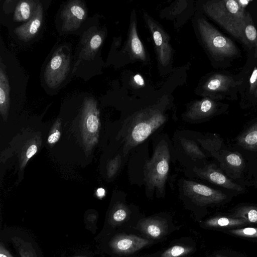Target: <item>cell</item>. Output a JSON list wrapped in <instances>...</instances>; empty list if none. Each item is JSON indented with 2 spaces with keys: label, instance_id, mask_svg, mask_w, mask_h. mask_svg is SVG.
<instances>
[{
  "label": "cell",
  "instance_id": "21",
  "mask_svg": "<svg viewBox=\"0 0 257 257\" xmlns=\"http://www.w3.org/2000/svg\"><path fill=\"white\" fill-rule=\"evenodd\" d=\"M129 214L128 208L123 204L118 205L113 210L110 216L112 224H117L126 219Z\"/></svg>",
  "mask_w": 257,
  "mask_h": 257
},
{
  "label": "cell",
  "instance_id": "24",
  "mask_svg": "<svg viewBox=\"0 0 257 257\" xmlns=\"http://www.w3.org/2000/svg\"><path fill=\"white\" fill-rule=\"evenodd\" d=\"M131 47L133 52L142 58L144 56L142 44L138 38L135 26L132 28L131 34Z\"/></svg>",
  "mask_w": 257,
  "mask_h": 257
},
{
  "label": "cell",
  "instance_id": "36",
  "mask_svg": "<svg viewBox=\"0 0 257 257\" xmlns=\"http://www.w3.org/2000/svg\"><path fill=\"white\" fill-rule=\"evenodd\" d=\"M134 80L135 82L140 85H144V80L142 76L139 74H136L134 76Z\"/></svg>",
  "mask_w": 257,
  "mask_h": 257
},
{
  "label": "cell",
  "instance_id": "35",
  "mask_svg": "<svg viewBox=\"0 0 257 257\" xmlns=\"http://www.w3.org/2000/svg\"><path fill=\"white\" fill-rule=\"evenodd\" d=\"M37 151V147L35 145H31L27 150L26 157L29 159L33 156Z\"/></svg>",
  "mask_w": 257,
  "mask_h": 257
},
{
  "label": "cell",
  "instance_id": "3",
  "mask_svg": "<svg viewBox=\"0 0 257 257\" xmlns=\"http://www.w3.org/2000/svg\"><path fill=\"white\" fill-rule=\"evenodd\" d=\"M198 26L202 41L215 59L222 60L238 54V48L233 42L222 35L205 20L198 19Z\"/></svg>",
  "mask_w": 257,
  "mask_h": 257
},
{
  "label": "cell",
  "instance_id": "4",
  "mask_svg": "<svg viewBox=\"0 0 257 257\" xmlns=\"http://www.w3.org/2000/svg\"><path fill=\"white\" fill-rule=\"evenodd\" d=\"M166 120V117L157 111L143 112L137 115L127 131L126 147H135L144 141Z\"/></svg>",
  "mask_w": 257,
  "mask_h": 257
},
{
  "label": "cell",
  "instance_id": "22",
  "mask_svg": "<svg viewBox=\"0 0 257 257\" xmlns=\"http://www.w3.org/2000/svg\"><path fill=\"white\" fill-rule=\"evenodd\" d=\"M202 146L206 150L210 152L213 155H216V152L221 148V141L220 138L213 137L203 139H197Z\"/></svg>",
  "mask_w": 257,
  "mask_h": 257
},
{
  "label": "cell",
  "instance_id": "40",
  "mask_svg": "<svg viewBox=\"0 0 257 257\" xmlns=\"http://www.w3.org/2000/svg\"><path fill=\"white\" fill-rule=\"evenodd\" d=\"M256 183H257V181H256Z\"/></svg>",
  "mask_w": 257,
  "mask_h": 257
},
{
  "label": "cell",
  "instance_id": "34",
  "mask_svg": "<svg viewBox=\"0 0 257 257\" xmlns=\"http://www.w3.org/2000/svg\"><path fill=\"white\" fill-rule=\"evenodd\" d=\"M0 257H14L2 242L0 243Z\"/></svg>",
  "mask_w": 257,
  "mask_h": 257
},
{
  "label": "cell",
  "instance_id": "14",
  "mask_svg": "<svg viewBox=\"0 0 257 257\" xmlns=\"http://www.w3.org/2000/svg\"><path fill=\"white\" fill-rule=\"evenodd\" d=\"M249 223L243 218L217 216L207 220L205 225L211 227H228L243 225Z\"/></svg>",
  "mask_w": 257,
  "mask_h": 257
},
{
  "label": "cell",
  "instance_id": "23",
  "mask_svg": "<svg viewBox=\"0 0 257 257\" xmlns=\"http://www.w3.org/2000/svg\"><path fill=\"white\" fill-rule=\"evenodd\" d=\"M192 248L179 245H174L163 252L160 257H179L185 255L192 250Z\"/></svg>",
  "mask_w": 257,
  "mask_h": 257
},
{
  "label": "cell",
  "instance_id": "28",
  "mask_svg": "<svg viewBox=\"0 0 257 257\" xmlns=\"http://www.w3.org/2000/svg\"><path fill=\"white\" fill-rule=\"evenodd\" d=\"M86 124L87 130L90 133H96L99 127V119L96 112H90L86 116Z\"/></svg>",
  "mask_w": 257,
  "mask_h": 257
},
{
  "label": "cell",
  "instance_id": "9",
  "mask_svg": "<svg viewBox=\"0 0 257 257\" xmlns=\"http://www.w3.org/2000/svg\"><path fill=\"white\" fill-rule=\"evenodd\" d=\"M43 10L41 4L35 6L31 19L24 24L17 27L15 32L21 39L29 40L38 32L42 23Z\"/></svg>",
  "mask_w": 257,
  "mask_h": 257
},
{
  "label": "cell",
  "instance_id": "39",
  "mask_svg": "<svg viewBox=\"0 0 257 257\" xmlns=\"http://www.w3.org/2000/svg\"><path fill=\"white\" fill-rule=\"evenodd\" d=\"M76 257H86V256H76Z\"/></svg>",
  "mask_w": 257,
  "mask_h": 257
},
{
  "label": "cell",
  "instance_id": "17",
  "mask_svg": "<svg viewBox=\"0 0 257 257\" xmlns=\"http://www.w3.org/2000/svg\"><path fill=\"white\" fill-rule=\"evenodd\" d=\"M12 240L21 257H38L30 242L17 236L12 237Z\"/></svg>",
  "mask_w": 257,
  "mask_h": 257
},
{
  "label": "cell",
  "instance_id": "1",
  "mask_svg": "<svg viewBox=\"0 0 257 257\" xmlns=\"http://www.w3.org/2000/svg\"><path fill=\"white\" fill-rule=\"evenodd\" d=\"M203 9L220 27L250 48L244 33V27L250 15L238 1H208L204 5Z\"/></svg>",
  "mask_w": 257,
  "mask_h": 257
},
{
  "label": "cell",
  "instance_id": "19",
  "mask_svg": "<svg viewBox=\"0 0 257 257\" xmlns=\"http://www.w3.org/2000/svg\"><path fill=\"white\" fill-rule=\"evenodd\" d=\"M244 33L250 48H254V56L257 57V30L252 24V19L250 15L245 23Z\"/></svg>",
  "mask_w": 257,
  "mask_h": 257
},
{
  "label": "cell",
  "instance_id": "16",
  "mask_svg": "<svg viewBox=\"0 0 257 257\" xmlns=\"http://www.w3.org/2000/svg\"><path fill=\"white\" fill-rule=\"evenodd\" d=\"M66 59L62 55H55L51 59L47 71V75L51 78L53 77L58 81V76L59 75L58 72H63L66 66Z\"/></svg>",
  "mask_w": 257,
  "mask_h": 257
},
{
  "label": "cell",
  "instance_id": "7",
  "mask_svg": "<svg viewBox=\"0 0 257 257\" xmlns=\"http://www.w3.org/2000/svg\"><path fill=\"white\" fill-rule=\"evenodd\" d=\"M150 243L149 240L134 234H119L110 242L112 250L120 254L134 253Z\"/></svg>",
  "mask_w": 257,
  "mask_h": 257
},
{
  "label": "cell",
  "instance_id": "6",
  "mask_svg": "<svg viewBox=\"0 0 257 257\" xmlns=\"http://www.w3.org/2000/svg\"><path fill=\"white\" fill-rule=\"evenodd\" d=\"M242 81L235 80L233 77L217 73L210 78L205 84V90L213 93L217 98H223L234 92Z\"/></svg>",
  "mask_w": 257,
  "mask_h": 257
},
{
  "label": "cell",
  "instance_id": "27",
  "mask_svg": "<svg viewBox=\"0 0 257 257\" xmlns=\"http://www.w3.org/2000/svg\"><path fill=\"white\" fill-rule=\"evenodd\" d=\"M153 39L156 45L159 48L160 59L162 63L166 62L165 55L164 53V48L165 47L167 48V44H165L163 41V38L160 32L158 30H154L153 32Z\"/></svg>",
  "mask_w": 257,
  "mask_h": 257
},
{
  "label": "cell",
  "instance_id": "29",
  "mask_svg": "<svg viewBox=\"0 0 257 257\" xmlns=\"http://www.w3.org/2000/svg\"><path fill=\"white\" fill-rule=\"evenodd\" d=\"M229 232L236 236L244 237H257V228L245 227L229 230Z\"/></svg>",
  "mask_w": 257,
  "mask_h": 257
},
{
  "label": "cell",
  "instance_id": "38",
  "mask_svg": "<svg viewBox=\"0 0 257 257\" xmlns=\"http://www.w3.org/2000/svg\"><path fill=\"white\" fill-rule=\"evenodd\" d=\"M216 257H224V256L221 255L217 254L216 255Z\"/></svg>",
  "mask_w": 257,
  "mask_h": 257
},
{
  "label": "cell",
  "instance_id": "13",
  "mask_svg": "<svg viewBox=\"0 0 257 257\" xmlns=\"http://www.w3.org/2000/svg\"><path fill=\"white\" fill-rule=\"evenodd\" d=\"M237 143L244 149L257 151V122L238 137Z\"/></svg>",
  "mask_w": 257,
  "mask_h": 257
},
{
  "label": "cell",
  "instance_id": "30",
  "mask_svg": "<svg viewBox=\"0 0 257 257\" xmlns=\"http://www.w3.org/2000/svg\"><path fill=\"white\" fill-rule=\"evenodd\" d=\"M249 92L257 97V67H255L249 78Z\"/></svg>",
  "mask_w": 257,
  "mask_h": 257
},
{
  "label": "cell",
  "instance_id": "37",
  "mask_svg": "<svg viewBox=\"0 0 257 257\" xmlns=\"http://www.w3.org/2000/svg\"><path fill=\"white\" fill-rule=\"evenodd\" d=\"M104 194H105V191L103 189L98 188L97 190V194L98 196L101 197L104 196Z\"/></svg>",
  "mask_w": 257,
  "mask_h": 257
},
{
  "label": "cell",
  "instance_id": "31",
  "mask_svg": "<svg viewBox=\"0 0 257 257\" xmlns=\"http://www.w3.org/2000/svg\"><path fill=\"white\" fill-rule=\"evenodd\" d=\"M120 157L119 156L116 157L109 163L108 166V174L110 176H112L117 171L120 164Z\"/></svg>",
  "mask_w": 257,
  "mask_h": 257
},
{
  "label": "cell",
  "instance_id": "26",
  "mask_svg": "<svg viewBox=\"0 0 257 257\" xmlns=\"http://www.w3.org/2000/svg\"><path fill=\"white\" fill-rule=\"evenodd\" d=\"M225 161L232 168L241 169L243 166V159L237 153H229L225 157Z\"/></svg>",
  "mask_w": 257,
  "mask_h": 257
},
{
  "label": "cell",
  "instance_id": "15",
  "mask_svg": "<svg viewBox=\"0 0 257 257\" xmlns=\"http://www.w3.org/2000/svg\"><path fill=\"white\" fill-rule=\"evenodd\" d=\"M35 8L32 1L20 2L15 10L14 20L17 22L29 21L33 15Z\"/></svg>",
  "mask_w": 257,
  "mask_h": 257
},
{
  "label": "cell",
  "instance_id": "5",
  "mask_svg": "<svg viewBox=\"0 0 257 257\" xmlns=\"http://www.w3.org/2000/svg\"><path fill=\"white\" fill-rule=\"evenodd\" d=\"M183 190L192 202L200 206L218 203L226 198V195L219 190L189 180L184 181Z\"/></svg>",
  "mask_w": 257,
  "mask_h": 257
},
{
  "label": "cell",
  "instance_id": "18",
  "mask_svg": "<svg viewBox=\"0 0 257 257\" xmlns=\"http://www.w3.org/2000/svg\"><path fill=\"white\" fill-rule=\"evenodd\" d=\"M231 217L243 218L250 223H257V206H242L235 210Z\"/></svg>",
  "mask_w": 257,
  "mask_h": 257
},
{
  "label": "cell",
  "instance_id": "8",
  "mask_svg": "<svg viewBox=\"0 0 257 257\" xmlns=\"http://www.w3.org/2000/svg\"><path fill=\"white\" fill-rule=\"evenodd\" d=\"M193 171L199 177L228 189L241 191L242 187L231 181L213 165H208L202 168H195Z\"/></svg>",
  "mask_w": 257,
  "mask_h": 257
},
{
  "label": "cell",
  "instance_id": "25",
  "mask_svg": "<svg viewBox=\"0 0 257 257\" xmlns=\"http://www.w3.org/2000/svg\"><path fill=\"white\" fill-rule=\"evenodd\" d=\"M0 81V104L1 106H2L6 103L8 98L9 85L6 75L2 69L1 70Z\"/></svg>",
  "mask_w": 257,
  "mask_h": 257
},
{
  "label": "cell",
  "instance_id": "2",
  "mask_svg": "<svg viewBox=\"0 0 257 257\" xmlns=\"http://www.w3.org/2000/svg\"><path fill=\"white\" fill-rule=\"evenodd\" d=\"M170 158L168 146L161 143L156 148L151 159L146 163L145 180L151 191H164L169 170Z\"/></svg>",
  "mask_w": 257,
  "mask_h": 257
},
{
  "label": "cell",
  "instance_id": "33",
  "mask_svg": "<svg viewBox=\"0 0 257 257\" xmlns=\"http://www.w3.org/2000/svg\"><path fill=\"white\" fill-rule=\"evenodd\" d=\"M60 132L57 130L51 134L48 138V142L53 144L57 142L60 137Z\"/></svg>",
  "mask_w": 257,
  "mask_h": 257
},
{
  "label": "cell",
  "instance_id": "11",
  "mask_svg": "<svg viewBox=\"0 0 257 257\" xmlns=\"http://www.w3.org/2000/svg\"><path fill=\"white\" fill-rule=\"evenodd\" d=\"M85 15V11L80 4H70L63 13L65 28L70 30L76 28L84 19Z\"/></svg>",
  "mask_w": 257,
  "mask_h": 257
},
{
  "label": "cell",
  "instance_id": "10",
  "mask_svg": "<svg viewBox=\"0 0 257 257\" xmlns=\"http://www.w3.org/2000/svg\"><path fill=\"white\" fill-rule=\"evenodd\" d=\"M138 228L148 236L158 238L163 236L167 232V224L165 221L154 218L141 220L138 224Z\"/></svg>",
  "mask_w": 257,
  "mask_h": 257
},
{
  "label": "cell",
  "instance_id": "12",
  "mask_svg": "<svg viewBox=\"0 0 257 257\" xmlns=\"http://www.w3.org/2000/svg\"><path fill=\"white\" fill-rule=\"evenodd\" d=\"M217 104L213 100L206 98L194 104L187 112V117L192 120L208 117L216 111Z\"/></svg>",
  "mask_w": 257,
  "mask_h": 257
},
{
  "label": "cell",
  "instance_id": "20",
  "mask_svg": "<svg viewBox=\"0 0 257 257\" xmlns=\"http://www.w3.org/2000/svg\"><path fill=\"white\" fill-rule=\"evenodd\" d=\"M181 144L185 153L192 158L203 159L205 154L194 141L184 138L181 139Z\"/></svg>",
  "mask_w": 257,
  "mask_h": 257
},
{
  "label": "cell",
  "instance_id": "32",
  "mask_svg": "<svg viewBox=\"0 0 257 257\" xmlns=\"http://www.w3.org/2000/svg\"><path fill=\"white\" fill-rule=\"evenodd\" d=\"M101 43V37L99 35H95L91 38L90 41V47L91 49L95 50L100 46Z\"/></svg>",
  "mask_w": 257,
  "mask_h": 257
}]
</instances>
